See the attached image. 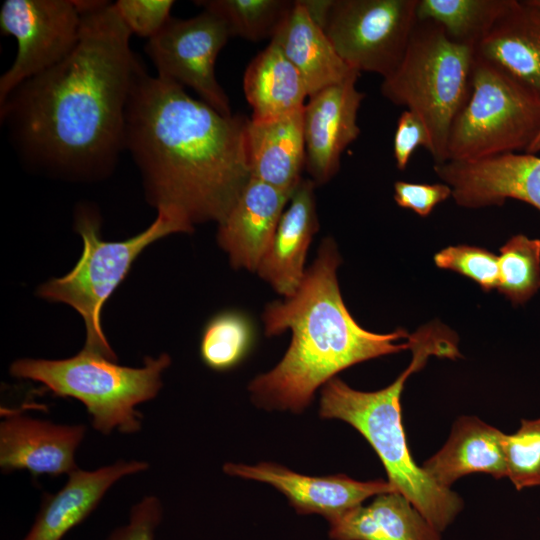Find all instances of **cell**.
<instances>
[{
    "label": "cell",
    "mask_w": 540,
    "mask_h": 540,
    "mask_svg": "<svg viewBox=\"0 0 540 540\" xmlns=\"http://www.w3.org/2000/svg\"><path fill=\"white\" fill-rule=\"evenodd\" d=\"M408 342L412 361L392 384L362 392L334 377L322 387L319 414L343 420L361 433L379 456L393 488L442 532L462 510L463 501L455 492L436 484L412 458L400 398L407 378L423 368L431 355L451 359L461 355L454 332L438 322L421 326Z\"/></svg>",
    "instance_id": "277c9868"
},
{
    "label": "cell",
    "mask_w": 540,
    "mask_h": 540,
    "mask_svg": "<svg viewBox=\"0 0 540 540\" xmlns=\"http://www.w3.org/2000/svg\"><path fill=\"white\" fill-rule=\"evenodd\" d=\"M195 4L220 17L231 37L258 42L271 41L295 0H201Z\"/></svg>",
    "instance_id": "484cf974"
},
{
    "label": "cell",
    "mask_w": 540,
    "mask_h": 540,
    "mask_svg": "<svg viewBox=\"0 0 540 540\" xmlns=\"http://www.w3.org/2000/svg\"><path fill=\"white\" fill-rule=\"evenodd\" d=\"M315 186L312 179L302 178L298 183L256 270L285 298L291 297L304 279L306 254L319 229Z\"/></svg>",
    "instance_id": "e0dca14e"
},
{
    "label": "cell",
    "mask_w": 540,
    "mask_h": 540,
    "mask_svg": "<svg viewBox=\"0 0 540 540\" xmlns=\"http://www.w3.org/2000/svg\"><path fill=\"white\" fill-rule=\"evenodd\" d=\"M436 175L452 189L455 202L466 208L523 201L540 211V157L510 152L467 161L434 164Z\"/></svg>",
    "instance_id": "7c38bea8"
},
{
    "label": "cell",
    "mask_w": 540,
    "mask_h": 540,
    "mask_svg": "<svg viewBox=\"0 0 540 540\" xmlns=\"http://www.w3.org/2000/svg\"><path fill=\"white\" fill-rule=\"evenodd\" d=\"M75 229L83 240L77 264L65 276L41 285L38 295L75 309L86 328L83 348L117 361L102 329L101 312L105 302L147 246L171 233H190L194 227L179 214L160 209L157 218L143 232L123 241H105L100 234L99 217L82 207L76 214Z\"/></svg>",
    "instance_id": "52a82bcc"
},
{
    "label": "cell",
    "mask_w": 540,
    "mask_h": 540,
    "mask_svg": "<svg viewBox=\"0 0 540 540\" xmlns=\"http://www.w3.org/2000/svg\"><path fill=\"white\" fill-rule=\"evenodd\" d=\"M502 447L507 477L514 487L540 486V418L522 420L516 432L503 435Z\"/></svg>",
    "instance_id": "f1b7e54d"
},
{
    "label": "cell",
    "mask_w": 540,
    "mask_h": 540,
    "mask_svg": "<svg viewBox=\"0 0 540 540\" xmlns=\"http://www.w3.org/2000/svg\"><path fill=\"white\" fill-rule=\"evenodd\" d=\"M170 363L169 355L163 353L145 357L140 368L121 366L83 348L67 359H18L11 364L10 374L39 382L55 396L79 400L98 432L130 434L141 429L142 415L135 407L157 396L161 374Z\"/></svg>",
    "instance_id": "5b68a950"
},
{
    "label": "cell",
    "mask_w": 540,
    "mask_h": 540,
    "mask_svg": "<svg viewBox=\"0 0 540 540\" xmlns=\"http://www.w3.org/2000/svg\"><path fill=\"white\" fill-rule=\"evenodd\" d=\"M474 56L473 48L451 41L438 24L418 21L400 64L382 80V96L426 125L434 164L447 160L449 131L468 98Z\"/></svg>",
    "instance_id": "8992f818"
},
{
    "label": "cell",
    "mask_w": 540,
    "mask_h": 540,
    "mask_svg": "<svg viewBox=\"0 0 540 540\" xmlns=\"http://www.w3.org/2000/svg\"><path fill=\"white\" fill-rule=\"evenodd\" d=\"M359 76L319 91L304 106L305 168L316 185L337 174L342 153L360 134L357 118L365 94L356 88Z\"/></svg>",
    "instance_id": "4fadbf2b"
},
{
    "label": "cell",
    "mask_w": 540,
    "mask_h": 540,
    "mask_svg": "<svg viewBox=\"0 0 540 540\" xmlns=\"http://www.w3.org/2000/svg\"><path fill=\"white\" fill-rule=\"evenodd\" d=\"M85 434L83 424H55L11 410L0 423L1 470L69 475L78 469L75 452Z\"/></svg>",
    "instance_id": "5bb4252c"
},
{
    "label": "cell",
    "mask_w": 540,
    "mask_h": 540,
    "mask_svg": "<svg viewBox=\"0 0 540 540\" xmlns=\"http://www.w3.org/2000/svg\"><path fill=\"white\" fill-rule=\"evenodd\" d=\"M434 262L441 269L457 272L474 282L484 291L497 288L498 256L476 246H449L434 256Z\"/></svg>",
    "instance_id": "f546056e"
},
{
    "label": "cell",
    "mask_w": 540,
    "mask_h": 540,
    "mask_svg": "<svg viewBox=\"0 0 540 540\" xmlns=\"http://www.w3.org/2000/svg\"><path fill=\"white\" fill-rule=\"evenodd\" d=\"M539 132L540 98L474 56L469 95L451 125L446 161L526 151Z\"/></svg>",
    "instance_id": "ba28073f"
},
{
    "label": "cell",
    "mask_w": 540,
    "mask_h": 540,
    "mask_svg": "<svg viewBox=\"0 0 540 540\" xmlns=\"http://www.w3.org/2000/svg\"><path fill=\"white\" fill-rule=\"evenodd\" d=\"M162 515L160 500L154 495H147L133 505L128 523L113 530L107 540H155Z\"/></svg>",
    "instance_id": "1f68e13d"
},
{
    "label": "cell",
    "mask_w": 540,
    "mask_h": 540,
    "mask_svg": "<svg viewBox=\"0 0 540 540\" xmlns=\"http://www.w3.org/2000/svg\"><path fill=\"white\" fill-rule=\"evenodd\" d=\"M171 0H118L114 7L131 34L148 40L171 18Z\"/></svg>",
    "instance_id": "4dcf8cb0"
},
{
    "label": "cell",
    "mask_w": 540,
    "mask_h": 540,
    "mask_svg": "<svg viewBox=\"0 0 540 540\" xmlns=\"http://www.w3.org/2000/svg\"><path fill=\"white\" fill-rule=\"evenodd\" d=\"M539 151H540V132L537 135V137L534 139V141L530 144V146L526 150V153L536 154Z\"/></svg>",
    "instance_id": "e575fe53"
},
{
    "label": "cell",
    "mask_w": 540,
    "mask_h": 540,
    "mask_svg": "<svg viewBox=\"0 0 540 540\" xmlns=\"http://www.w3.org/2000/svg\"><path fill=\"white\" fill-rule=\"evenodd\" d=\"M243 90L255 122L275 120L305 106V82L297 68L273 42L248 64Z\"/></svg>",
    "instance_id": "cb8c5ba5"
},
{
    "label": "cell",
    "mask_w": 540,
    "mask_h": 540,
    "mask_svg": "<svg viewBox=\"0 0 540 540\" xmlns=\"http://www.w3.org/2000/svg\"><path fill=\"white\" fill-rule=\"evenodd\" d=\"M474 54L540 98V9L513 0Z\"/></svg>",
    "instance_id": "d6986e66"
},
{
    "label": "cell",
    "mask_w": 540,
    "mask_h": 540,
    "mask_svg": "<svg viewBox=\"0 0 540 540\" xmlns=\"http://www.w3.org/2000/svg\"><path fill=\"white\" fill-rule=\"evenodd\" d=\"M499 251L496 289L513 304H523L540 289V239L517 234Z\"/></svg>",
    "instance_id": "83f0119b"
},
{
    "label": "cell",
    "mask_w": 540,
    "mask_h": 540,
    "mask_svg": "<svg viewBox=\"0 0 540 540\" xmlns=\"http://www.w3.org/2000/svg\"><path fill=\"white\" fill-rule=\"evenodd\" d=\"M418 0H333L323 30L354 70L386 78L400 64L418 22Z\"/></svg>",
    "instance_id": "9c48e42d"
},
{
    "label": "cell",
    "mask_w": 540,
    "mask_h": 540,
    "mask_svg": "<svg viewBox=\"0 0 540 540\" xmlns=\"http://www.w3.org/2000/svg\"><path fill=\"white\" fill-rule=\"evenodd\" d=\"M225 473L268 483L282 492L301 514L316 513L330 520L362 504L367 498L396 491L389 481H357L343 474L313 477L298 474L281 465L255 466L226 463Z\"/></svg>",
    "instance_id": "9a60e30c"
},
{
    "label": "cell",
    "mask_w": 540,
    "mask_h": 540,
    "mask_svg": "<svg viewBox=\"0 0 540 540\" xmlns=\"http://www.w3.org/2000/svg\"><path fill=\"white\" fill-rule=\"evenodd\" d=\"M328 521L333 540H441L440 532L397 491Z\"/></svg>",
    "instance_id": "603a6c76"
},
{
    "label": "cell",
    "mask_w": 540,
    "mask_h": 540,
    "mask_svg": "<svg viewBox=\"0 0 540 540\" xmlns=\"http://www.w3.org/2000/svg\"><path fill=\"white\" fill-rule=\"evenodd\" d=\"M148 468L145 461L119 460L93 471L76 469L58 492L43 496L35 521L23 540H62L96 509L113 484Z\"/></svg>",
    "instance_id": "ac0fdd59"
},
{
    "label": "cell",
    "mask_w": 540,
    "mask_h": 540,
    "mask_svg": "<svg viewBox=\"0 0 540 540\" xmlns=\"http://www.w3.org/2000/svg\"><path fill=\"white\" fill-rule=\"evenodd\" d=\"M292 194L251 178L228 216L218 224V244L233 268L256 272Z\"/></svg>",
    "instance_id": "2e32d148"
},
{
    "label": "cell",
    "mask_w": 540,
    "mask_h": 540,
    "mask_svg": "<svg viewBox=\"0 0 540 540\" xmlns=\"http://www.w3.org/2000/svg\"><path fill=\"white\" fill-rule=\"evenodd\" d=\"M270 42L275 43L297 68L308 97L360 75L337 53L333 44L309 15L301 0L295 4Z\"/></svg>",
    "instance_id": "7402d4cb"
},
{
    "label": "cell",
    "mask_w": 540,
    "mask_h": 540,
    "mask_svg": "<svg viewBox=\"0 0 540 540\" xmlns=\"http://www.w3.org/2000/svg\"><path fill=\"white\" fill-rule=\"evenodd\" d=\"M254 326L243 312L227 310L213 316L205 325L200 356L209 368L225 371L238 365L254 342Z\"/></svg>",
    "instance_id": "4316f807"
},
{
    "label": "cell",
    "mask_w": 540,
    "mask_h": 540,
    "mask_svg": "<svg viewBox=\"0 0 540 540\" xmlns=\"http://www.w3.org/2000/svg\"><path fill=\"white\" fill-rule=\"evenodd\" d=\"M513 0H418V21L438 24L453 42L475 48Z\"/></svg>",
    "instance_id": "d4e9b609"
},
{
    "label": "cell",
    "mask_w": 540,
    "mask_h": 540,
    "mask_svg": "<svg viewBox=\"0 0 540 540\" xmlns=\"http://www.w3.org/2000/svg\"><path fill=\"white\" fill-rule=\"evenodd\" d=\"M341 257L332 238L322 241L297 291L264 309L266 336L291 332L281 361L249 385L254 402L267 409L300 413L317 388L357 363L410 349L399 328L380 334L362 328L348 311L337 280Z\"/></svg>",
    "instance_id": "3957f363"
},
{
    "label": "cell",
    "mask_w": 540,
    "mask_h": 540,
    "mask_svg": "<svg viewBox=\"0 0 540 540\" xmlns=\"http://www.w3.org/2000/svg\"><path fill=\"white\" fill-rule=\"evenodd\" d=\"M248 120L224 116L143 68L126 107L124 146L141 173L147 201L193 227L223 222L252 178Z\"/></svg>",
    "instance_id": "7a4b0ae2"
},
{
    "label": "cell",
    "mask_w": 540,
    "mask_h": 540,
    "mask_svg": "<svg viewBox=\"0 0 540 540\" xmlns=\"http://www.w3.org/2000/svg\"><path fill=\"white\" fill-rule=\"evenodd\" d=\"M529 2L538 9H540V0H529Z\"/></svg>",
    "instance_id": "d590c367"
},
{
    "label": "cell",
    "mask_w": 540,
    "mask_h": 540,
    "mask_svg": "<svg viewBox=\"0 0 540 540\" xmlns=\"http://www.w3.org/2000/svg\"><path fill=\"white\" fill-rule=\"evenodd\" d=\"M504 433L474 416H462L453 425L444 446L421 466L440 487L450 489L472 473L507 477L502 447Z\"/></svg>",
    "instance_id": "44dd1931"
},
{
    "label": "cell",
    "mask_w": 540,
    "mask_h": 540,
    "mask_svg": "<svg viewBox=\"0 0 540 540\" xmlns=\"http://www.w3.org/2000/svg\"><path fill=\"white\" fill-rule=\"evenodd\" d=\"M231 37L225 22L204 10L197 16L171 17L145 45L157 76L193 89L203 102L231 116L228 96L216 79L218 54Z\"/></svg>",
    "instance_id": "8fae6325"
},
{
    "label": "cell",
    "mask_w": 540,
    "mask_h": 540,
    "mask_svg": "<svg viewBox=\"0 0 540 540\" xmlns=\"http://www.w3.org/2000/svg\"><path fill=\"white\" fill-rule=\"evenodd\" d=\"M79 41L58 64L16 87L0 121L17 155L73 179L110 174L125 151V113L144 68L114 3L78 0Z\"/></svg>",
    "instance_id": "6da1fadb"
},
{
    "label": "cell",
    "mask_w": 540,
    "mask_h": 540,
    "mask_svg": "<svg viewBox=\"0 0 540 540\" xmlns=\"http://www.w3.org/2000/svg\"><path fill=\"white\" fill-rule=\"evenodd\" d=\"M303 109L271 121L249 118L246 141L252 178L294 191L306 165Z\"/></svg>",
    "instance_id": "ffe728a7"
},
{
    "label": "cell",
    "mask_w": 540,
    "mask_h": 540,
    "mask_svg": "<svg viewBox=\"0 0 540 540\" xmlns=\"http://www.w3.org/2000/svg\"><path fill=\"white\" fill-rule=\"evenodd\" d=\"M452 196V189L445 183H411L397 181L394 199L398 206L410 209L421 217L428 216L436 205Z\"/></svg>",
    "instance_id": "836d02e7"
},
{
    "label": "cell",
    "mask_w": 540,
    "mask_h": 540,
    "mask_svg": "<svg viewBox=\"0 0 540 540\" xmlns=\"http://www.w3.org/2000/svg\"><path fill=\"white\" fill-rule=\"evenodd\" d=\"M418 147H424L429 152L431 140L428 129L415 113L405 109L397 120L393 139V154L399 170L406 169Z\"/></svg>",
    "instance_id": "d6a6232c"
},
{
    "label": "cell",
    "mask_w": 540,
    "mask_h": 540,
    "mask_svg": "<svg viewBox=\"0 0 540 540\" xmlns=\"http://www.w3.org/2000/svg\"><path fill=\"white\" fill-rule=\"evenodd\" d=\"M82 12L76 0H6L0 30L17 41V54L0 77V103L21 83L66 58L77 45Z\"/></svg>",
    "instance_id": "30bf717a"
}]
</instances>
